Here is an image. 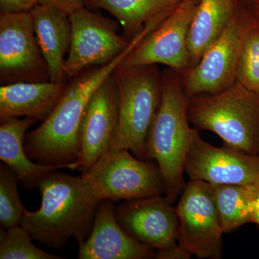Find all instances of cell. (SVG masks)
I'll return each instance as SVG.
<instances>
[{
    "mask_svg": "<svg viewBox=\"0 0 259 259\" xmlns=\"http://www.w3.org/2000/svg\"><path fill=\"white\" fill-rule=\"evenodd\" d=\"M139 44V39H132L128 47L115 59L93 71L78 75L67 86L52 113L41 125L25 136V152L32 161L71 169L79 159L80 123L89 100Z\"/></svg>",
    "mask_w": 259,
    "mask_h": 259,
    "instance_id": "1",
    "label": "cell"
},
{
    "mask_svg": "<svg viewBox=\"0 0 259 259\" xmlns=\"http://www.w3.org/2000/svg\"><path fill=\"white\" fill-rule=\"evenodd\" d=\"M41 205L38 210L25 209L20 226L32 240L48 248H64L71 238L78 243L91 233L100 199L82 176L56 171L48 175L38 187Z\"/></svg>",
    "mask_w": 259,
    "mask_h": 259,
    "instance_id": "2",
    "label": "cell"
},
{
    "mask_svg": "<svg viewBox=\"0 0 259 259\" xmlns=\"http://www.w3.org/2000/svg\"><path fill=\"white\" fill-rule=\"evenodd\" d=\"M178 73L162 76L161 105L146 139V159L157 162L164 181L165 197L173 203L185 187L184 172L187 154L198 134L190 127V97Z\"/></svg>",
    "mask_w": 259,
    "mask_h": 259,
    "instance_id": "3",
    "label": "cell"
},
{
    "mask_svg": "<svg viewBox=\"0 0 259 259\" xmlns=\"http://www.w3.org/2000/svg\"><path fill=\"white\" fill-rule=\"evenodd\" d=\"M188 117L196 129L214 133L226 146L258 156L259 95L241 83L190 97Z\"/></svg>",
    "mask_w": 259,
    "mask_h": 259,
    "instance_id": "4",
    "label": "cell"
},
{
    "mask_svg": "<svg viewBox=\"0 0 259 259\" xmlns=\"http://www.w3.org/2000/svg\"><path fill=\"white\" fill-rule=\"evenodd\" d=\"M118 92V123L110 151L127 149L146 159L148 131L162 98V76L156 65L121 67L114 72Z\"/></svg>",
    "mask_w": 259,
    "mask_h": 259,
    "instance_id": "5",
    "label": "cell"
},
{
    "mask_svg": "<svg viewBox=\"0 0 259 259\" xmlns=\"http://www.w3.org/2000/svg\"><path fill=\"white\" fill-rule=\"evenodd\" d=\"M81 176L100 201L132 200L165 192L158 166L134 157L127 149L109 150Z\"/></svg>",
    "mask_w": 259,
    "mask_h": 259,
    "instance_id": "6",
    "label": "cell"
},
{
    "mask_svg": "<svg viewBox=\"0 0 259 259\" xmlns=\"http://www.w3.org/2000/svg\"><path fill=\"white\" fill-rule=\"evenodd\" d=\"M251 11L238 6L236 15L200 60L184 74L182 85L189 97L214 95L236 82V70L247 31L255 23Z\"/></svg>",
    "mask_w": 259,
    "mask_h": 259,
    "instance_id": "7",
    "label": "cell"
},
{
    "mask_svg": "<svg viewBox=\"0 0 259 259\" xmlns=\"http://www.w3.org/2000/svg\"><path fill=\"white\" fill-rule=\"evenodd\" d=\"M178 244L187 254L199 258H221L223 231L212 185L203 181L186 184L176 207Z\"/></svg>",
    "mask_w": 259,
    "mask_h": 259,
    "instance_id": "8",
    "label": "cell"
},
{
    "mask_svg": "<svg viewBox=\"0 0 259 259\" xmlns=\"http://www.w3.org/2000/svg\"><path fill=\"white\" fill-rule=\"evenodd\" d=\"M198 2L182 0L178 6L124 59L121 67L163 64L179 74L190 68L188 34Z\"/></svg>",
    "mask_w": 259,
    "mask_h": 259,
    "instance_id": "9",
    "label": "cell"
},
{
    "mask_svg": "<svg viewBox=\"0 0 259 259\" xmlns=\"http://www.w3.org/2000/svg\"><path fill=\"white\" fill-rule=\"evenodd\" d=\"M69 18L71 41L65 60V76L74 77L90 66L108 64L128 47L131 41L117 33L113 22L83 7Z\"/></svg>",
    "mask_w": 259,
    "mask_h": 259,
    "instance_id": "10",
    "label": "cell"
},
{
    "mask_svg": "<svg viewBox=\"0 0 259 259\" xmlns=\"http://www.w3.org/2000/svg\"><path fill=\"white\" fill-rule=\"evenodd\" d=\"M0 74L10 83L49 80L30 12L0 15Z\"/></svg>",
    "mask_w": 259,
    "mask_h": 259,
    "instance_id": "11",
    "label": "cell"
},
{
    "mask_svg": "<svg viewBox=\"0 0 259 259\" xmlns=\"http://www.w3.org/2000/svg\"><path fill=\"white\" fill-rule=\"evenodd\" d=\"M115 215L129 236L156 253L179 246L177 209L165 196L125 201L115 207Z\"/></svg>",
    "mask_w": 259,
    "mask_h": 259,
    "instance_id": "12",
    "label": "cell"
},
{
    "mask_svg": "<svg viewBox=\"0 0 259 259\" xmlns=\"http://www.w3.org/2000/svg\"><path fill=\"white\" fill-rule=\"evenodd\" d=\"M185 172L190 180L211 185L259 184V156L226 146L216 147L199 134L187 154Z\"/></svg>",
    "mask_w": 259,
    "mask_h": 259,
    "instance_id": "13",
    "label": "cell"
},
{
    "mask_svg": "<svg viewBox=\"0 0 259 259\" xmlns=\"http://www.w3.org/2000/svg\"><path fill=\"white\" fill-rule=\"evenodd\" d=\"M118 123V92L114 74L97 89L79 127V159L71 169L84 174L110 150Z\"/></svg>",
    "mask_w": 259,
    "mask_h": 259,
    "instance_id": "14",
    "label": "cell"
},
{
    "mask_svg": "<svg viewBox=\"0 0 259 259\" xmlns=\"http://www.w3.org/2000/svg\"><path fill=\"white\" fill-rule=\"evenodd\" d=\"M79 259L156 258V251L129 236L117 222L111 199H104L97 209L91 233L79 243Z\"/></svg>",
    "mask_w": 259,
    "mask_h": 259,
    "instance_id": "15",
    "label": "cell"
},
{
    "mask_svg": "<svg viewBox=\"0 0 259 259\" xmlns=\"http://www.w3.org/2000/svg\"><path fill=\"white\" fill-rule=\"evenodd\" d=\"M37 45L47 63L49 80L64 82L65 55L71 41L69 15L64 10L37 4L30 11Z\"/></svg>",
    "mask_w": 259,
    "mask_h": 259,
    "instance_id": "16",
    "label": "cell"
},
{
    "mask_svg": "<svg viewBox=\"0 0 259 259\" xmlns=\"http://www.w3.org/2000/svg\"><path fill=\"white\" fill-rule=\"evenodd\" d=\"M67 86L64 82L18 81L0 88V118L31 117L45 120L57 106Z\"/></svg>",
    "mask_w": 259,
    "mask_h": 259,
    "instance_id": "17",
    "label": "cell"
},
{
    "mask_svg": "<svg viewBox=\"0 0 259 259\" xmlns=\"http://www.w3.org/2000/svg\"><path fill=\"white\" fill-rule=\"evenodd\" d=\"M35 122L31 117H10L1 120L0 126V159L14 172L25 190L38 187L48 175L59 169L32 161L25 152L26 132Z\"/></svg>",
    "mask_w": 259,
    "mask_h": 259,
    "instance_id": "18",
    "label": "cell"
},
{
    "mask_svg": "<svg viewBox=\"0 0 259 259\" xmlns=\"http://www.w3.org/2000/svg\"><path fill=\"white\" fill-rule=\"evenodd\" d=\"M238 8V0H199L188 34L190 68L222 35Z\"/></svg>",
    "mask_w": 259,
    "mask_h": 259,
    "instance_id": "19",
    "label": "cell"
},
{
    "mask_svg": "<svg viewBox=\"0 0 259 259\" xmlns=\"http://www.w3.org/2000/svg\"><path fill=\"white\" fill-rule=\"evenodd\" d=\"M180 0H85V3L109 12L117 19L131 39L148 23L168 16Z\"/></svg>",
    "mask_w": 259,
    "mask_h": 259,
    "instance_id": "20",
    "label": "cell"
},
{
    "mask_svg": "<svg viewBox=\"0 0 259 259\" xmlns=\"http://www.w3.org/2000/svg\"><path fill=\"white\" fill-rule=\"evenodd\" d=\"M220 222L223 233H230L252 223V198L250 186L212 185Z\"/></svg>",
    "mask_w": 259,
    "mask_h": 259,
    "instance_id": "21",
    "label": "cell"
},
{
    "mask_svg": "<svg viewBox=\"0 0 259 259\" xmlns=\"http://www.w3.org/2000/svg\"><path fill=\"white\" fill-rule=\"evenodd\" d=\"M236 82L259 95V23L257 20L243 39L237 66Z\"/></svg>",
    "mask_w": 259,
    "mask_h": 259,
    "instance_id": "22",
    "label": "cell"
},
{
    "mask_svg": "<svg viewBox=\"0 0 259 259\" xmlns=\"http://www.w3.org/2000/svg\"><path fill=\"white\" fill-rule=\"evenodd\" d=\"M18 180L14 172L3 163L0 165V223L4 228L20 225L25 207L18 192Z\"/></svg>",
    "mask_w": 259,
    "mask_h": 259,
    "instance_id": "23",
    "label": "cell"
},
{
    "mask_svg": "<svg viewBox=\"0 0 259 259\" xmlns=\"http://www.w3.org/2000/svg\"><path fill=\"white\" fill-rule=\"evenodd\" d=\"M1 259H60V256L47 253L32 243L30 233L18 226L1 231Z\"/></svg>",
    "mask_w": 259,
    "mask_h": 259,
    "instance_id": "24",
    "label": "cell"
},
{
    "mask_svg": "<svg viewBox=\"0 0 259 259\" xmlns=\"http://www.w3.org/2000/svg\"><path fill=\"white\" fill-rule=\"evenodd\" d=\"M38 4V0H0L1 13H27Z\"/></svg>",
    "mask_w": 259,
    "mask_h": 259,
    "instance_id": "25",
    "label": "cell"
},
{
    "mask_svg": "<svg viewBox=\"0 0 259 259\" xmlns=\"http://www.w3.org/2000/svg\"><path fill=\"white\" fill-rule=\"evenodd\" d=\"M85 0H38V4L56 7L70 15L83 7Z\"/></svg>",
    "mask_w": 259,
    "mask_h": 259,
    "instance_id": "26",
    "label": "cell"
},
{
    "mask_svg": "<svg viewBox=\"0 0 259 259\" xmlns=\"http://www.w3.org/2000/svg\"><path fill=\"white\" fill-rule=\"evenodd\" d=\"M252 198V223L259 226V184L250 186Z\"/></svg>",
    "mask_w": 259,
    "mask_h": 259,
    "instance_id": "27",
    "label": "cell"
},
{
    "mask_svg": "<svg viewBox=\"0 0 259 259\" xmlns=\"http://www.w3.org/2000/svg\"><path fill=\"white\" fill-rule=\"evenodd\" d=\"M248 1L250 2V6H251L250 11L259 23V0H248Z\"/></svg>",
    "mask_w": 259,
    "mask_h": 259,
    "instance_id": "28",
    "label": "cell"
},
{
    "mask_svg": "<svg viewBox=\"0 0 259 259\" xmlns=\"http://www.w3.org/2000/svg\"><path fill=\"white\" fill-rule=\"evenodd\" d=\"M180 1H182V0H180ZM195 1L199 2V0H195Z\"/></svg>",
    "mask_w": 259,
    "mask_h": 259,
    "instance_id": "29",
    "label": "cell"
},
{
    "mask_svg": "<svg viewBox=\"0 0 259 259\" xmlns=\"http://www.w3.org/2000/svg\"><path fill=\"white\" fill-rule=\"evenodd\" d=\"M258 156H259V155H258Z\"/></svg>",
    "mask_w": 259,
    "mask_h": 259,
    "instance_id": "30",
    "label": "cell"
}]
</instances>
